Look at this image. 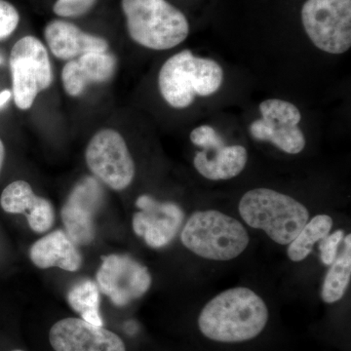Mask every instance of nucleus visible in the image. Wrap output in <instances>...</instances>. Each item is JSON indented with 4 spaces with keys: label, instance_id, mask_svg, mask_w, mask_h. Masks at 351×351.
<instances>
[{
    "label": "nucleus",
    "instance_id": "obj_2",
    "mask_svg": "<svg viewBox=\"0 0 351 351\" xmlns=\"http://www.w3.org/2000/svg\"><path fill=\"white\" fill-rule=\"evenodd\" d=\"M223 82V69L210 58L182 50L168 58L158 73V89L167 105L176 110L191 107L196 97L216 94Z\"/></svg>",
    "mask_w": 351,
    "mask_h": 351
},
{
    "label": "nucleus",
    "instance_id": "obj_5",
    "mask_svg": "<svg viewBox=\"0 0 351 351\" xmlns=\"http://www.w3.org/2000/svg\"><path fill=\"white\" fill-rule=\"evenodd\" d=\"M182 243L189 251L211 261L233 260L248 247V232L237 219L206 210L191 215L181 234Z\"/></svg>",
    "mask_w": 351,
    "mask_h": 351
},
{
    "label": "nucleus",
    "instance_id": "obj_19",
    "mask_svg": "<svg viewBox=\"0 0 351 351\" xmlns=\"http://www.w3.org/2000/svg\"><path fill=\"white\" fill-rule=\"evenodd\" d=\"M345 249L330 265L323 282L321 298L326 304H334L343 299L351 278V235L343 239Z\"/></svg>",
    "mask_w": 351,
    "mask_h": 351
},
{
    "label": "nucleus",
    "instance_id": "obj_14",
    "mask_svg": "<svg viewBox=\"0 0 351 351\" xmlns=\"http://www.w3.org/2000/svg\"><path fill=\"white\" fill-rule=\"evenodd\" d=\"M44 38L51 54L62 61L110 49L107 39L83 32L68 21H51L44 29Z\"/></svg>",
    "mask_w": 351,
    "mask_h": 351
},
{
    "label": "nucleus",
    "instance_id": "obj_11",
    "mask_svg": "<svg viewBox=\"0 0 351 351\" xmlns=\"http://www.w3.org/2000/svg\"><path fill=\"white\" fill-rule=\"evenodd\" d=\"M104 202V191L95 177H85L75 184L62 208L64 232L76 245L95 239V218Z\"/></svg>",
    "mask_w": 351,
    "mask_h": 351
},
{
    "label": "nucleus",
    "instance_id": "obj_24",
    "mask_svg": "<svg viewBox=\"0 0 351 351\" xmlns=\"http://www.w3.org/2000/svg\"><path fill=\"white\" fill-rule=\"evenodd\" d=\"M19 22L17 9L5 0H0V40L9 38L17 29Z\"/></svg>",
    "mask_w": 351,
    "mask_h": 351
},
{
    "label": "nucleus",
    "instance_id": "obj_1",
    "mask_svg": "<svg viewBox=\"0 0 351 351\" xmlns=\"http://www.w3.org/2000/svg\"><path fill=\"white\" fill-rule=\"evenodd\" d=\"M269 309L251 289H228L203 307L198 317L200 332L219 343H242L258 337L267 326Z\"/></svg>",
    "mask_w": 351,
    "mask_h": 351
},
{
    "label": "nucleus",
    "instance_id": "obj_22",
    "mask_svg": "<svg viewBox=\"0 0 351 351\" xmlns=\"http://www.w3.org/2000/svg\"><path fill=\"white\" fill-rule=\"evenodd\" d=\"M189 138L193 145L204 149L203 152H205L218 151L226 145L225 141L218 132L215 130L213 127L207 125V124L193 129L191 132Z\"/></svg>",
    "mask_w": 351,
    "mask_h": 351
},
{
    "label": "nucleus",
    "instance_id": "obj_9",
    "mask_svg": "<svg viewBox=\"0 0 351 351\" xmlns=\"http://www.w3.org/2000/svg\"><path fill=\"white\" fill-rule=\"evenodd\" d=\"M260 119L252 122L250 134L260 142H269L288 154H301L306 145L299 124L302 113L294 104L281 99H269L260 104Z\"/></svg>",
    "mask_w": 351,
    "mask_h": 351
},
{
    "label": "nucleus",
    "instance_id": "obj_29",
    "mask_svg": "<svg viewBox=\"0 0 351 351\" xmlns=\"http://www.w3.org/2000/svg\"><path fill=\"white\" fill-rule=\"evenodd\" d=\"M13 351H24V350H13Z\"/></svg>",
    "mask_w": 351,
    "mask_h": 351
},
{
    "label": "nucleus",
    "instance_id": "obj_20",
    "mask_svg": "<svg viewBox=\"0 0 351 351\" xmlns=\"http://www.w3.org/2000/svg\"><path fill=\"white\" fill-rule=\"evenodd\" d=\"M332 219L328 215H317L302 228L299 234L289 244L287 255L292 262L306 260L313 250L314 244L329 235Z\"/></svg>",
    "mask_w": 351,
    "mask_h": 351
},
{
    "label": "nucleus",
    "instance_id": "obj_26",
    "mask_svg": "<svg viewBox=\"0 0 351 351\" xmlns=\"http://www.w3.org/2000/svg\"><path fill=\"white\" fill-rule=\"evenodd\" d=\"M13 98L12 91L10 89H4L0 91V110H2L7 103Z\"/></svg>",
    "mask_w": 351,
    "mask_h": 351
},
{
    "label": "nucleus",
    "instance_id": "obj_4",
    "mask_svg": "<svg viewBox=\"0 0 351 351\" xmlns=\"http://www.w3.org/2000/svg\"><path fill=\"white\" fill-rule=\"evenodd\" d=\"M245 223L263 230L277 244L289 245L309 219V212L295 198L274 189L258 188L247 191L239 202Z\"/></svg>",
    "mask_w": 351,
    "mask_h": 351
},
{
    "label": "nucleus",
    "instance_id": "obj_18",
    "mask_svg": "<svg viewBox=\"0 0 351 351\" xmlns=\"http://www.w3.org/2000/svg\"><path fill=\"white\" fill-rule=\"evenodd\" d=\"M208 156L204 152H196L193 165L196 171L210 181H226L241 174L248 161V152L241 145H225Z\"/></svg>",
    "mask_w": 351,
    "mask_h": 351
},
{
    "label": "nucleus",
    "instance_id": "obj_28",
    "mask_svg": "<svg viewBox=\"0 0 351 351\" xmlns=\"http://www.w3.org/2000/svg\"><path fill=\"white\" fill-rule=\"evenodd\" d=\"M4 63V57L2 56L1 53H0V64H2Z\"/></svg>",
    "mask_w": 351,
    "mask_h": 351
},
{
    "label": "nucleus",
    "instance_id": "obj_13",
    "mask_svg": "<svg viewBox=\"0 0 351 351\" xmlns=\"http://www.w3.org/2000/svg\"><path fill=\"white\" fill-rule=\"evenodd\" d=\"M49 341L55 351H126L117 334L82 318L58 321L51 328Z\"/></svg>",
    "mask_w": 351,
    "mask_h": 351
},
{
    "label": "nucleus",
    "instance_id": "obj_23",
    "mask_svg": "<svg viewBox=\"0 0 351 351\" xmlns=\"http://www.w3.org/2000/svg\"><path fill=\"white\" fill-rule=\"evenodd\" d=\"M96 2L97 0H57L53 11L60 17H80L89 12Z\"/></svg>",
    "mask_w": 351,
    "mask_h": 351
},
{
    "label": "nucleus",
    "instance_id": "obj_15",
    "mask_svg": "<svg viewBox=\"0 0 351 351\" xmlns=\"http://www.w3.org/2000/svg\"><path fill=\"white\" fill-rule=\"evenodd\" d=\"M117 68L112 53H89L66 62L62 69L61 80L64 92L77 98L90 84H101L112 80Z\"/></svg>",
    "mask_w": 351,
    "mask_h": 351
},
{
    "label": "nucleus",
    "instance_id": "obj_25",
    "mask_svg": "<svg viewBox=\"0 0 351 351\" xmlns=\"http://www.w3.org/2000/svg\"><path fill=\"white\" fill-rule=\"evenodd\" d=\"M343 239H345V232L338 230L321 240L319 244L321 261L325 265H331L338 257L339 244L343 241Z\"/></svg>",
    "mask_w": 351,
    "mask_h": 351
},
{
    "label": "nucleus",
    "instance_id": "obj_12",
    "mask_svg": "<svg viewBox=\"0 0 351 351\" xmlns=\"http://www.w3.org/2000/svg\"><path fill=\"white\" fill-rule=\"evenodd\" d=\"M140 211L133 217V230L152 248H162L175 239L184 221V214L172 202H159L152 196L141 195L136 200Z\"/></svg>",
    "mask_w": 351,
    "mask_h": 351
},
{
    "label": "nucleus",
    "instance_id": "obj_10",
    "mask_svg": "<svg viewBox=\"0 0 351 351\" xmlns=\"http://www.w3.org/2000/svg\"><path fill=\"white\" fill-rule=\"evenodd\" d=\"M97 285L117 306L140 299L152 286V276L142 263L128 255L112 254L101 258Z\"/></svg>",
    "mask_w": 351,
    "mask_h": 351
},
{
    "label": "nucleus",
    "instance_id": "obj_16",
    "mask_svg": "<svg viewBox=\"0 0 351 351\" xmlns=\"http://www.w3.org/2000/svg\"><path fill=\"white\" fill-rule=\"evenodd\" d=\"M0 206L8 214L25 215L32 232L44 233L52 228L55 211L52 203L36 195L24 180L11 182L0 196Z\"/></svg>",
    "mask_w": 351,
    "mask_h": 351
},
{
    "label": "nucleus",
    "instance_id": "obj_17",
    "mask_svg": "<svg viewBox=\"0 0 351 351\" xmlns=\"http://www.w3.org/2000/svg\"><path fill=\"white\" fill-rule=\"evenodd\" d=\"M29 258L41 269L59 267L75 272L82 267V254L76 248V244L62 230L48 233L38 239L32 246Z\"/></svg>",
    "mask_w": 351,
    "mask_h": 351
},
{
    "label": "nucleus",
    "instance_id": "obj_6",
    "mask_svg": "<svg viewBox=\"0 0 351 351\" xmlns=\"http://www.w3.org/2000/svg\"><path fill=\"white\" fill-rule=\"evenodd\" d=\"M13 100L21 110H29L38 95L50 88L53 69L47 47L32 36L19 39L9 58Z\"/></svg>",
    "mask_w": 351,
    "mask_h": 351
},
{
    "label": "nucleus",
    "instance_id": "obj_7",
    "mask_svg": "<svg viewBox=\"0 0 351 351\" xmlns=\"http://www.w3.org/2000/svg\"><path fill=\"white\" fill-rule=\"evenodd\" d=\"M304 31L316 48L341 55L351 47V0H307L301 12Z\"/></svg>",
    "mask_w": 351,
    "mask_h": 351
},
{
    "label": "nucleus",
    "instance_id": "obj_3",
    "mask_svg": "<svg viewBox=\"0 0 351 351\" xmlns=\"http://www.w3.org/2000/svg\"><path fill=\"white\" fill-rule=\"evenodd\" d=\"M121 7L129 36L142 47L170 50L188 38V19L167 0H121Z\"/></svg>",
    "mask_w": 351,
    "mask_h": 351
},
{
    "label": "nucleus",
    "instance_id": "obj_27",
    "mask_svg": "<svg viewBox=\"0 0 351 351\" xmlns=\"http://www.w3.org/2000/svg\"><path fill=\"white\" fill-rule=\"evenodd\" d=\"M4 159H5V147H4L3 142L0 138V172H1L2 167H3Z\"/></svg>",
    "mask_w": 351,
    "mask_h": 351
},
{
    "label": "nucleus",
    "instance_id": "obj_21",
    "mask_svg": "<svg viewBox=\"0 0 351 351\" xmlns=\"http://www.w3.org/2000/svg\"><path fill=\"white\" fill-rule=\"evenodd\" d=\"M68 302L71 308L82 316V319L103 326L100 314V293L96 282L86 279L76 283L69 291Z\"/></svg>",
    "mask_w": 351,
    "mask_h": 351
},
{
    "label": "nucleus",
    "instance_id": "obj_8",
    "mask_svg": "<svg viewBox=\"0 0 351 351\" xmlns=\"http://www.w3.org/2000/svg\"><path fill=\"white\" fill-rule=\"evenodd\" d=\"M85 160L94 177L113 191L129 188L135 178V162L125 138L115 129L94 134L85 149Z\"/></svg>",
    "mask_w": 351,
    "mask_h": 351
}]
</instances>
